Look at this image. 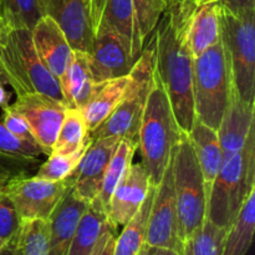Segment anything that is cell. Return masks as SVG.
I'll return each mask as SVG.
<instances>
[{"label":"cell","mask_w":255,"mask_h":255,"mask_svg":"<svg viewBox=\"0 0 255 255\" xmlns=\"http://www.w3.org/2000/svg\"><path fill=\"white\" fill-rule=\"evenodd\" d=\"M192 12L164 10L149 36L153 49L154 74L168 96L179 128L186 134L191 132L196 121L193 57L183 39L184 24Z\"/></svg>","instance_id":"cell-1"},{"label":"cell","mask_w":255,"mask_h":255,"mask_svg":"<svg viewBox=\"0 0 255 255\" xmlns=\"http://www.w3.org/2000/svg\"><path fill=\"white\" fill-rule=\"evenodd\" d=\"M0 80L16 97L40 94L64 102L60 81L40 60L27 29L0 26Z\"/></svg>","instance_id":"cell-2"},{"label":"cell","mask_w":255,"mask_h":255,"mask_svg":"<svg viewBox=\"0 0 255 255\" xmlns=\"http://www.w3.org/2000/svg\"><path fill=\"white\" fill-rule=\"evenodd\" d=\"M182 134L168 96L154 74L137 133L141 162L152 186L156 187L161 182Z\"/></svg>","instance_id":"cell-3"},{"label":"cell","mask_w":255,"mask_h":255,"mask_svg":"<svg viewBox=\"0 0 255 255\" xmlns=\"http://www.w3.org/2000/svg\"><path fill=\"white\" fill-rule=\"evenodd\" d=\"M254 189L255 131L252 129L243 149L223 161L209 194L207 219L229 229Z\"/></svg>","instance_id":"cell-4"},{"label":"cell","mask_w":255,"mask_h":255,"mask_svg":"<svg viewBox=\"0 0 255 255\" xmlns=\"http://www.w3.org/2000/svg\"><path fill=\"white\" fill-rule=\"evenodd\" d=\"M172 174L176 196L178 237L182 244L189 242L207 219L208 194L193 146L182 134L173 151Z\"/></svg>","instance_id":"cell-5"},{"label":"cell","mask_w":255,"mask_h":255,"mask_svg":"<svg viewBox=\"0 0 255 255\" xmlns=\"http://www.w3.org/2000/svg\"><path fill=\"white\" fill-rule=\"evenodd\" d=\"M233 80L223 42H217L193 60V101L196 120L218 129L228 105Z\"/></svg>","instance_id":"cell-6"},{"label":"cell","mask_w":255,"mask_h":255,"mask_svg":"<svg viewBox=\"0 0 255 255\" xmlns=\"http://www.w3.org/2000/svg\"><path fill=\"white\" fill-rule=\"evenodd\" d=\"M131 75V84L124 99L114 112L90 133L91 139L110 136L137 138L142 115L154 79L153 49L149 41L144 45L143 51L132 67Z\"/></svg>","instance_id":"cell-7"},{"label":"cell","mask_w":255,"mask_h":255,"mask_svg":"<svg viewBox=\"0 0 255 255\" xmlns=\"http://www.w3.org/2000/svg\"><path fill=\"white\" fill-rule=\"evenodd\" d=\"M222 5V4H221ZM255 11L233 15L222 7V42L231 65L237 94L255 105Z\"/></svg>","instance_id":"cell-8"},{"label":"cell","mask_w":255,"mask_h":255,"mask_svg":"<svg viewBox=\"0 0 255 255\" xmlns=\"http://www.w3.org/2000/svg\"><path fill=\"white\" fill-rule=\"evenodd\" d=\"M27 174L10 177L2 191L14 203L22 223L32 219L47 221L56 204L74 186L75 173L62 181H45Z\"/></svg>","instance_id":"cell-9"},{"label":"cell","mask_w":255,"mask_h":255,"mask_svg":"<svg viewBox=\"0 0 255 255\" xmlns=\"http://www.w3.org/2000/svg\"><path fill=\"white\" fill-rule=\"evenodd\" d=\"M146 244L151 247L173 249L177 252H181L183 247L178 237V219H177L176 196L173 188L172 159L161 182L156 186L148 221H147Z\"/></svg>","instance_id":"cell-10"},{"label":"cell","mask_w":255,"mask_h":255,"mask_svg":"<svg viewBox=\"0 0 255 255\" xmlns=\"http://www.w3.org/2000/svg\"><path fill=\"white\" fill-rule=\"evenodd\" d=\"M87 60L95 84L129 74L137 61L126 42L104 25L94 27V42Z\"/></svg>","instance_id":"cell-11"},{"label":"cell","mask_w":255,"mask_h":255,"mask_svg":"<svg viewBox=\"0 0 255 255\" xmlns=\"http://www.w3.org/2000/svg\"><path fill=\"white\" fill-rule=\"evenodd\" d=\"M10 106L24 116L37 146L42 153L49 156L61 127L66 105L46 95L34 94L16 97V101Z\"/></svg>","instance_id":"cell-12"},{"label":"cell","mask_w":255,"mask_h":255,"mask_svg":"<svg viewBox=\"0 0 255 255\" xmlns=\"http://www.w3.org/2000/svg\"><path fill=\"white\" fill-rule=\"evenodd\" d=\"M44 14L56 21L72 50L89 54L94 42L91 0H41Z\"/></svg>","instance_id":"cell-13"},{"label":"cell","mask_w":255,"mask_h":255,"mask_svg":"<svg viewBox=\"0 0 255 255\" xmlns=\"http://www.w3.org/2000/svg\"><path fill=\"white\" fill-rule=\"evenodd\" d=\"M151 181L142 162L132 163L115 188L107 208L109 224L117 231L138 212L151 188Z\"/></svg>","instance_id":"cell-14"},{"label":"cell","mask_w":255,"mask_h":255,"mask_svg":"<svg viewBox=\"0 0 255 255\" xmlns=\"http://www.w3.org/2000/svg\"><path fill=\"white\" fill-rule=\"evenodd\" d=\"M121 138L110 136L92 139L75 171L74 191L79 198L91 203L99 194L109 162Z\"/></svg>","instance_id":"cell-15"},{"label":"cell","mask_w":255,"mask_h":255,"mask_svg":"<svg viewBox=\"0 0 255 255\" xmlns=\"http://www.w3.org/2000/svg\"><path fill=\"white\" fill-rule=\"evenodd\" d=\"M254 105L247 104L232 87L228 105L222 117L217 133L223 161L242 151L252 129H254Z\"/></svg>","instance_id":"cell-16"},{"label":"cell","mask_w":255,"mask_h":255,"mask_svg":"<svg viewBox=\"0 0 255 255\" xmlns=\"http://www.w3.org/2000/svg\"><path fill=\"white\" fill-rule=\"evenodd\" d=\"M30 31L40 60L60 81L72 56V49L64 32L49 15H44Z\"/></svg>","instance_id":"cell-17"},{"label":"cell","mask_w":255,"mask_h":255,"mask_svg":"<svg viewBox=\"0 0 255 255\" xmlns=\"http://www.w3.org/2000/svg\"><path fill=\"white\" fill-rule=\"evenodd\" d=\"M89 203L75 193L74 186L65 193L47 218L49 255H67L77 226Z\"/></svg>","instance_id":"cell-18"},{"label":"cell","mask_w":255,"mask_h":255,"mask_svg":"<svg viewBox=\"0 0 255 255\" xmlns=\"http://www.w3.org/2000/svg\"><path fill=\"white\" fill-rule=\"evenodd\" d=\"M221 1L198 4L189 15L184 24L183 39L193 60L221 41Z\"/></svg>","instance_id":"cell-19"},{"label":"cell","mask_w":255,"mask_h":255,"mask_svg":"<svg viewBox=\"0 0 255 255\" xmlns=\"http://www.w3.org/2000/svg\"><path fill=\"white\" fill-rule=\"evenodd\" d=\"M97 25L114 30L126 42L132 56L138 59L144 44L138 31L132 0H105L94 21V27Z\"/></svg>","instance_id":"cell-20"},{"label":"cell","mask_w":255,"mask_h":255,"mask_svg":"<svg viewBox=\"0 0 255 255\" xmlns=\"http://www.w3.org/2000/svg\"><path fill=\"white\" fill-rule=\"evenodd\" d=\"M131 72L125 76L95 85L94 92L89 101L81 109L89 132L96 129L121 102L131 84Z\"/></svg>","instance_id":"cell-21"},{"label":"cell","mask_w":255,"mask_h":255,"mask_svg":"<svg viewBox=\"0 0 255 255\" xmlns=\"http://www.w3.org/2000/svg\"><path fill=\"white\" fill-rule=\"evenodd\" d=\"M187 136L196 152L199 168L203 176L206 192L209 198L212 186L223 164V153L219 144L218 133L212 127L196 120L191 132Z\"/></svg>","instance_id":"cell-22"},{"label":"cell","mask_w":255,"mask_h":255,"mask_svg":"<svg viewBox=\"0 0 255 255\" xmlns=\"http://www.w3.org/2000/svg\"><path fill=\"white\" fill-rule=\"evenodd\" d=\"M64 102L67 109H80L86 105L95 89L87 54L72 50L70 64L60 80Z\"/></svg>","instance_id":"cell-23"},{"label":"cell","mask_w":255,"mask_h":255,"mask_svg":"<svg viewBox=\"0 0 255 255\" xmlns=\"http://www.w3.org/2000/svg\"><path fill=\"white\" fill-rule=\"evenodd\" d=\"M137 148H138L137 138H121L114 156L110 159L99 194L92 201L96 202L106 212V214L112 193H114L115 188L119 186L121 179L124 178L126 172L128 171L129 166L133 163L132 161H133Z\"/></svg>","instance_id":"cell-24"},{"label":"cell","mask_w":255,"mask_h":255,"mask_svg":"<svg viewBox=\"0 0 255 255\" xmlns=\"http://www.w3.org/2000/svg\"><path fill=\"white\" fill-rule=\"evenodd\" d=\"M110 227L106 212L91 202L77 226L67 255H91L100 237Z\"/></svg>","instance_id":"cell-25"},{"label":"cell","mask_w":255,"mask_h":255,"mask_svg":"<svg viewBox=\"0 0 255 255\" xmlns=\"http://www.w3.org/2000/svg\"><path fill=\"white\" fill-rule=\"evenodd\" d=\"M255 231V189L251 192L227 232L222 255H247L253 242Z\"/></svg>","instance_id":"cell-26"},{"label":"cell","mask_w":255,"mask_h":255,"mask_svg":"<svg viewBox=\"0 0 255 255\" xmlns=\"http://www.w3.org/2000/svg\"><path fill=\"white\" fill-rule=\"evenodd\" d=\"M154 191H156V187L151 186L141 208L132 217L128 223L122 227L121 233L116 236L114 255H137L144 246L147 221H148Z\"/></svg>","instance_id":"cell-27"},{"label":"cell","mask_w":255,"mask_h":255,"mask_svg":"<svg viewBox=\"0 0 255 255\" xmlns=\"http://www.w3.org/2000/svg\"><path fill=\"white\" fill-rule=\"evenodd\" d=\"M90 139V132L80 109H66L51 152L71 153Z\"/></svg>","instance_id":"cell-28"},{"label":"cell","mask_w":255,"mask_h":255,"mask_svg":"<svg viewBox=\"0 0 255 255\" xmlns=\"http://www.w3.org/2000/svg\"><path fill=\"white\" fill-rule=\"evenodd\" d=\"M0 11L2 25L27 30L45 15L41 0H0Z\"/></svg>","instance_id":"cell-29"},{"label":"cell","mask_w":255,"mask_h":255,"mask_svg":"<svg viewBox=\"0 0 255 255\" xmlns=\"http://www.w3.org/2000/svg\"><path fill=\"white\" fill-rule=\"evenodd\" d=\"M91 141L92 139L90 137V139L84 146L71 153L51 152L46 161L39 166L35 177L45 179V181H62L74 174Z\"/></svg>","instance_id":"cell-30"},{"label":"cell","mask_w":255,"mask_h":255,"mask_svg":"<svg viewBox=\"0 0 255 255\" xmlns=\"http://www.w3.org/2000/svg\"><path fill=\"white\" fill-rule=\"evenodd\" d=\"M17 247L20 255H49V226L44 219L22 223Z\"/></svg>","instance_id":"cell-31"},{"label":"cell","mask_w":255,"mask_h":255,"mask_svg":"<svg viewBox=\"0 0 255 255\" xmlns=\"http://www.w3.org/2000/svg\"><path fill=\"white\" fill-rule=\"evenodd\" d=\"M227 232V228L206 219L203 226L189 241L192 255H222Z\"/></svg>","instance_id":"cell-32"},{"label":"cell","mask_w":255,"mask_h":255,"mask_svg":"<svg viewBox=\"0 0 255 255\" xmlns=\"http://www.w3.org/2000/svg\"><path fill=\"white\" fill-rule=\"evenodd\" d=\"M22 221L11 199L0 191V243L4 247L17 243Z\"/></svg>","instance_id":"cell-33"},{"label":"cell","mask_w":255,"mask_h":255,"mask_svg":"<svg viewBox=\"0 0 255 255\" xmlns=\"http://www.w3.org/2000/svg\"><path fill=\"white\" fill-rule=\"evenodd\" d=\"M134 14H136L138 31L143 44L152 35L159 17L164 11V4L162 0H132Z\"/></svg>","instance_id":"cell-34"},{"label":"cell","mask_w":255,"mask_h":255,"mask_svg":"<svg viewBox=\"0 0 255 255\" xmlns=\"http://www.w3.org/2000/svg\"><path fill=\"white\" fill-rule=\"evenodd\" d=\"M0 152L9 156L24 158H39L42 153L39 146L29 143L12 134L0 121Z\"/></svg>","instance_id":"cell-35"},{"label":"cell","mask_w":255,"mask_h":255,"mask_svg":"<svg viewBox=\"0 0 255 255\" xmlns=\"http://www.w3.org/2000/svg\"><path fill=\"white\" fill-rule=\"evenodd\" d=\"M1 124L4 125L12 134L19 137L20 139H24V141L29 142V143L37 146L36 141H35L34 133H32L27 121L24 119V116H22L21 114L15 111L10 105L2 110Z\"/></svg>","instance_id":"cell-36"},{"label":"cell","mask_w":255,"mask_h":255,"mask_svg":"<svg viewBox=\"0 0 255 255\" xmlns=\"http://www.w3.org/2000/svg\"><path fill=\"white\" fill-rule=\"evenodd\" d=\"M40 164L39 158L9 156L0 152V177L10 178L15 174L29 173Z\"/></svg>","instance_id":"cell-37"},{"label":"cell","mask_w":255,"mask_h":255,"mask_svg":"<svg viewBox=\"0 0 255 255\" xmlns=\"http://www.w3.org/2000/svg\"><path fill=\"white\" fill-rule=\"evenodd\" d=\"M116 232L112 227L104 232L95 247L94 252L91 255H114L115 242H116Z\"/></svg>","instance_id":"cell-38"},{"label":"cell","mask_w":255,"mask_h":255,"mask_svg":"<svg viewBox=\"0 0 255 255\" xmlns=\"http://www.w3.org/2000/svg\"><path fill=\"white\" fill-rule=\"evenodd\" d=\"M223 10L233 15L255 11V0H221Z\"/></svg>","instance_id":"cell-39"},{"label":"cell","mask_w":255,"mask_h":255,"mask_svg":"<svg viewBox=\"0 0 255 255\" xmlns=\"http://www.w3.org/2000/svg\"><path fill=\"white\" fill-rule=\"evenodd\" d=\"M164 10H173L178 12H192L198 5L197 0H162Z\"/></svg>","instance_id":"cell-40"},{"label":"cell","mask_w":255,"mask_h":255,"mask_svg":"<svg viewBox=\"0 0 255 255\" xmlns=\"http://www.w3.org/2000/svg\"><path fill=\"white\" fill-rule=\"evenodd\" d=\"M182 252V251H181ZM181 252L173 251L168 248H159V247H151L144 243L141 251L137 255H181Z\"/></svg>","instance_id":"cell-41"},{"label":"cell","mask_w":255,"mask_h":255,"mask_svg":"<svg viewBox=\"0 0 255 255\" xmlns=\"http://www.w3.org/2000/svg\"><path fill=\"white\" fill-rule=\"evenodd\" d=\"M10 97H11V94L9 91H6L5 84L0 80V109L4 110L5 107L9 106Z\"/></svg>","instance_id":"cell-42"},{"label":"cell","mask_w":255,"mask_h":255,"mask_svg":"<svg viewBox=\"0 0 255 255\" xmlns=\"http://www.w3.org/2000/svg\"><path fill=\"white\" fill-rule=\"evenodd\" d=\"M105 0H91V17H92V26H94L95 19L99 15L100 10H101L102 5H104Z\"/></svg>","instance_id":"cell-43"},{"label":"cell","mask_w":255,"mask_h":255,"mask_svg":"<svg viewBox=\"0 0 255 255\" xmlns=\"http://www.w3.org/2000/svg\"><path fill=\"white\" fill-rule=\"evenodd\" d=\"M0 255H20V249L16 244H12V246H7L0 252Z\"/></svg>","instance_id":"cell-44"},{"label":"cell","mask_w":255,"mask_h":255,"mask_svg":"<svg viewBox=\"0 0 255 255\" xmlns=\"http://www.w3.org/2000/svg\"><path fill=\"white\" fill-rule=\"evenodd\" d=\"M181 255H192V249H191V243L189 242H186L182 247Z\"/></svg>","instance_id":"cell-45"},{"label":"cell","mask_w":255,"mask_h":255,"mask_svg":"<svg viewBox=\"0 0 255 255\" xmlns=\"http://www.w3.org/2000/svg\"><path fill=\"white\" fill-rule=\"evenodd\" d=\"M7 179H9V178H5V177H0V191L4 188V186H5V183H6Z\"/></svg>","instance_id":"cell-46"},{"label":"cell","mask_w":255,"mask_h":255,"mask_svg":"<svg viewBox=\"0 0 255 255\" xmlns=\"http://www.w3.org/2000/svg\"><path fill=\"white\" fill-rule=\"evenodd\" d=\"M198 4H208V2H216V1H221V0H197Z\"/></svg>","instance_id":"cell-47"},{"label":"cell","mask_w":255,"mask_h":255,"mask_svg":"<svg viewBox=\"0 0 255 255\" xmlns=\"http://www.w3.org/2000/svg\"><path fill=\"white\" fill-rule=\"evenodd\" d=\"M5 248V247L4 246H2V244L1 243H0V252H1L2 251V249H4Z\"/></svg>","instance_id":"cell-48"},{"label":"cell","mask_w":255,"mask_h":255,"mask_svg":"<svg viewBox=\"0 0 255 255\" xmlns=\"http://www.w3.org/2000/svg\"><path fill=\"white\" fill-rule=\"evenodd\" d=\"M2 25V22H1V11H0V26H1Z\"/></svg>","instance_id":"cell-49"}]
</instances>
